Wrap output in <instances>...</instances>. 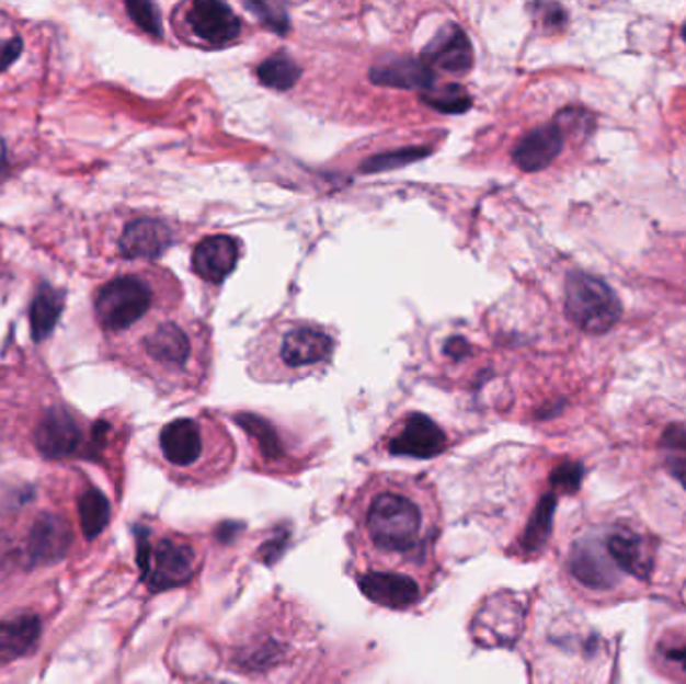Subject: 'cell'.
Instances as JSON below:
<instances>
[{"instance_id":"cell-27","label":"cell","mask_w":686,"mask_h":684,"mask_svg":"<svg viewBox=\"0 0 686 684\" xmlns=\"http://www.w3.org/2000/svg\"><path fill=\"white\" fill-rule=\"evenodd\" d=\"M582 476H584V470H582L580 464L567 461V464L558 466L557 470L552 472L550 482H552V488L560 494H574L580 488Z\"/></svg>"},{"instance_id":"cell-30","label":"cell","mask_w":686,"mask_h":684,"mask_svg":"<svg viewBox=\"0 0 686 684\" xmlns=\"http://www.w3.org/2000/svg\"><path fill=\"white\" fill-rule=\"evenodd\" d=\"M664 659L673 664H678L681 671L686 673V640H678V642H671L663 649Z\"/></svg>"},{"instance_id":"cell-21","label":"cell","mask_w":686,"mask_h":684,"mask_svg":"<svg viewBox=\"0 0 686 684\" xmlns=\"http://www.w3.org/2000/svg\"><path fill=\"white\" fill-rule=\"evenodd\" d=\"M65 307V295L59 289L43 285L31 304V333L35 342L47 340L55 330Z\"/></svg>"},{"instance_id":"cell-24","label":"cell","mask_w":686,"mask_h":684,"mask_svg":"<svg viewBox=\"0 0 686 684\" xmlns=\"http://www.w3.org/2000/svg\"><path fill=\"white\" fill-rule=\"evenodd\" d=\"M296 60L285 55H273L272 59L263 60L260 65L261 83L273 89H289L297 79Z\"/></svg>"},{"instance_id":"cell-7","label":"cell","mask_w":686,"mask_h":684,"mask_svg":"<svg viewBox=\"0 0 686 684\" xmlns=\"http://www.w3.org/2000/svg\"><path fill=\"white\" fill-rule=\"evenodd\" d=\"M173 29L190 47L226 50L249 36L248 24L229 4L219 0H193L173 11Z\"/></svg>"},{"instance_id":"cell-3","label":"cell","mask_w":686,"mask_h":684,"mask_svg":"<svg viewBox=\"0 0 686 684\" xmlns=\"http://www.w3.org/2000/svg\"><path fill=\"white\" fill-rule=\"evenodd\" d=\"M139 355L147 374L167 390L199 394L214 369L211 330L195 318H169L145 331Z\"/></svg>"},{"instance_id":"cell-31","label":"cell","mask_w":686,"mask_h":684,"mask_svg":"<svg viewBox=\"0 0 686 684\" xmlns=\"http://www.w3.org/2000/svg\"><path fill=\"white\" fill-rule=\"evenodd\" d=\"M21 48H23V43L19 38H12L9 43L0 45V71L7 69L12 60L21 55Z\"/></svg>"},{"instance_id":"cell-13","label":"cell","mask_w":686,"mask_h":684,"mask_svg":"<svg viewBox=\"0 0 686 684\" xmlns=\"http://www.w3.org/2000/svg\"><path fill=\"white\" fill-rule=\"evenodd\" d=\"M243 246L237 237L209 236L193 249L191 267L197 277L211 285H221L231 273L236 272L241 260Z\"/></svg>"},{"instance_id":"cell-25","label":"cell","mask_w":686,"mask_h":684,"mask_svg":"<svg viewBox=\"0 0 686 684\" xmlns=\"http://www.w3.org/2000/svg\"><path fill=\"white\" fill-rule=\"evenodd\" d=\"M663 446L666 448V461L668 470L681 480L686 488V432L681 428H668L663 437Z\"/></svg>"},{"instance_id":"cell-33","label":"cell","mask_w":686,"mask_h":684,"mask_svg":"<svg viewBox=\"0 0 686 684\" xmlns=\"http://www.w3.org/2000/svg\"><path fill=\"white\" fill-rule=\"evenodd\" d=\"M203 684H221V683H203Z\"/></svg>"},{"instance_id":"cell-6","label":"cell","mask_w":686,"mask_h":684,"mask_svg":"<svg viewBox=\"0 0 686 684\" xmlns=\"http://www.w3.org/2000/svg\"><path fill=\"white\" fill-rule=\"evenodd\" d=\"M137 562L141 579L151 592L187 586L202 568L197 544L185 536L153 538L147 528L137 531Z\"/></svg>"},{"instance_id":"cell-14","label":"cell","mask_w":686,"mask_h":684,"mask_svg":"<svg viewBox=\"0 0 686 684\" xmlns=\"http://www.w3.org/2000/svg\"><path fill=\"white\" fill-rule=\"evenodd\" d=\"M175 243L171 225L155 217H139L127 224L118 239V251L127 260H157Z\"/></svg>"},{"instance_id":"cell-11","label":"cell","mask_w":686,"mask_h":684,"mask_svg":"<svg viewBox=\"0 0 686 684\" xmlns=\"http://www.w3.org/2000/svg\"><path fill=\"white\" fill-rule=\"evenodd\" d=\"M236 422L249 437L253 460L258 461L260 472L275 476L296 472V458L277 425L255 413H236Z\"/></svg>"},{"instance_id":"cell-29","label":"cell","mask_w":686,"mask_h":684,"mask_svg":"<svg viewBox=\"0 0 686 684\" xmlns=\"http://www.w3.org/2000/svg\"><path fill=\"white\" fill-rule=\"evenodd\" d=\"M19 555L21 550H16L11 536L0 532V577H4L14 567V562H19Z\"/></svg>"},{"instance_id":"cell-2","label":"cell","mask_w":686,"mask_h":684,"mask_svg":"<svg viewBox=\"0 0 686 684\" xmlns=\"http://www.w3.org/2000/svg\"><path fill=\"white\" fill-rule=\"evenodd\" d=\"M338 333L309 319L270 321L249 342L248 374L261 384H296L332 366Z\"/></svg>"},{"instance_id":"cell-23","label":"cell","mask_w":686,"mask_h":684,"mask_svg":"<svg viewBox=\"0 0 686 684\" xmlns=\"http://www.w3.org/2000/svg\"><path fill=\"white\" fill-rule=\"evenodd\" d=\"M79 516H81V531L91 540L105 531L111 522V504L107 495L101 490L91 488L79 500Z\"/></svg>"},{"instance_id":"cell-1","label":"cell","mask_w":686,"mask_h":684,"mask_svg":"<svg viewBox=\"0 0 686 684\" xmlns=\"http://www.w3.org/2000/svg\"><path fill=\"white\" fill-rule=\"evenodd\" d=\"M350 512L354 568L403 572L436 584L442 508L424 476L374 474L357 490Z\"/></svg>"},{"instance_id":"cell-19","label":"cell","mask_w":686,"mask_h":684,"mask_svg":"<svg viewBox=\"0 0 686 684\" xmlns=\"http://www.w3.org/2000/svg\"><path fill=\"white\" fill-rule=\"evenodd\" d=\"M606 552L616 567L637 579H647L651 574V550L632 532H615L606 543Z\"/></svg>"},{"instance_id":"cell-5","label":"cell","mask_w":686,"mask_h":684,"mask_svg":"<svg viewBox=\"0 0 686 684\" xmlns=\"http://www.w3.org/2000/svg\"><path fill=\"white\" fill-rule=\"evenodd\" d=\"M181 299V285L165 270L127 273L99 289L95 314L103 330L118 333L137 326L153 309H175Z\"/></svg>"},{"instance_id":"cell-9","label":"cell","mask_w":686,"mask_h":684,"mask_svg":"<svg viewBox=\"0 0 686 684\" xmlns=\"http://www.w3.org/2000/svg\"><path fill=\"white\" fill-rule=\"evenodd\" d=\"M451 440L442 425L426 413H405L384 436V449L390 456L432 460L450 448Z\"/></svg>"},{"instance_id":"cell-15","label":"cell","mask_w":686,"mask_h":684,"mask_svg":"<svg viewBox=\"0 0 686 684\" xmlns=\"http://www.w3.org/2000/svg\"><path fill=\"white\" fill-rule=\"evenodd\" d=\"M81 428L72 413L62 408L48 410L35 430V446L48 460L72 456L81 446Z\"/></svg>"},{"instance_id":"cell-32","label":"cell","mask_w":686,"mask_h":684,"mask_svg":"<svg viewBox=\"0 0 686 684\" xmlns=\"http://www.w3.org/2000/svg\"><path fill=\"white\" fill-rule=\"evenodd\" d=\"M683 36H685V41H686V23H685V26H683Z\"/></svg>"},{"instance_id":"cell-16","label":"cell","mask_w":686,"mask_h":684,"mask_svg":"<svg viewBox=\"0 0 686 684\" xmlns=\"http://www.w3.org/2000/svg\"><path fill=\"white\" fill-rule=\"evenodd\" d=\"M564 139V133L554 121L550 125L536 127L516 142V147L512 149V161L526 173L542 171L560 155Z\"/></svg>"},{"instance_id":"cell-10","label":"cell","mask_w":686,"mask_h":684,"mask_svg":"<svg viewBox=\"0 0 686 684\" xmlns=\"http://www.w3.org/2000/svg\"><path fill=\"white\" fill-rule=\"evenodd\" d=\"M357 589L367 601L390 611H410L424 601L434 589L426 580L403 572L378 570V568H354Z\"/></svg>"},{"instance_id":"cell-17","label":"cell","mask_w":686,"mask_h":684,"mask_svg":"<svg viewBox=\"0 0 686 684\" xmlns=\"http://www.w3.org/2000/svg\"><path fill=\"white\" fill-rule=\"evenodd\" d=\"M608 552L592 543L572 546L569 556V570L572 579L588 589L603 590L615 584V567L608 562Z\"/></svg>"},{"instance_id":"cell-8","label":"cell","mask_w":686,"mask_h":684,"mask_svg":"<svg viewBox=\"0 0 686 684\" xmlns=\"http://www.w3.org/2000/svg\"><path fill=\"white\" fill-rule=\"evenodd\" d=\"M567 314L580 330L601 335L622 318L618 295L603 280L574 272L567 277Z\"/></svg>"},{"instance_id":"cell-4","label":"cell","mask_w":686,"mask_h":684,"mask_svg":"<svg viewBox=\"0 0 686 684\" xmlns=\"http://www.w3.org/2000/svg\"><path fill=\"white\" fill-rule=\"evenodd\" d=\"M159 449L171 470L195 485L214 486L236 464V442L211 413L179 418L163 425Z\"/></svg>"},{"instance_id":"cell-26","label":"cell","mask_w":686,"mask_h":684,"mask_svg":"<svg viewBox=\"0 0 686 684\" xmlns=\"http://www.w3.org/2000/svg\"><path fill=\"white\" fill-rule=\"evenodd\" d=\"M554 123L562 129L564 137H586L594 129V117H592L591 111L576 109V106H569V109L560 111Z\"/></svg>"},{"instance_id":"cell-22","label":"cell","mask_w":686,"mask_h":684,"mask_svg":"<svg viewBox=\"0 0 686 684\" xmlns=\"http://www.w3.org/2000/svg\"><path fill=\"white\" fill-rule=\"evenodd\" d=\"M554 510H557V495L554 494L545 495L538 502L526 531L522 534V550L526 555H536L545 546L552 531Z\"/></svg>"},{"instance_id":"cell-12","label":"cell","mask_w":686,"mask_h":684,"mask_svg":"<svg viewBox=\"0 0 686 684\" xmlns=\"http://www.w3.org/2000/svg\"><path fill=\"white\" fill-rule=\"evenodd\" d=\"M71 544L72 531L67 520L57 514H41L21 548L19 565L28 570L50 567L67 556Z\"/></svg>"},{"instance_id":"cell-20","label":"cell","mask_w":686,"mask_h":684,"mask_svg":"<svg viewBox=\"0 0 686 684\" xmlns=\"http://www.w3.org/2000/svg\"><path fill=\"white\" fill-rule=\"evenodd\" d=\"M426 59L439 69L450 72H466L472 65V48L458 26L439 33L426 48Z\"/></svg>"},{"instance_id":"cell-28","label":"cell","mask_w":686,"mask_h":684,"mask_svg":"<svg viewBox=\"0 0 686 684\" xmlns=\"http://www.w3.org/2000/svg\"><path fill=\"white\" fill-rule=\"evenodd\" d=\"M130 19L141 26L149 35L161 36V21L159 12L149 2H127Z\"/></svg>"},{"instance_id":"cell-18","label":"cell","mask_w":686,"mask_h":684,"mask_svg":"<svg viewBox=\"0 0 686 684\" xmlns=\"http://www.w3.org/2000/svg\"><path fill=\"white\" fill-rule=\"evenodd\" d=\"M43 625L35 614H19L0 620V664L21 659L35 649Z\"/></svg>"}]
</instances>
